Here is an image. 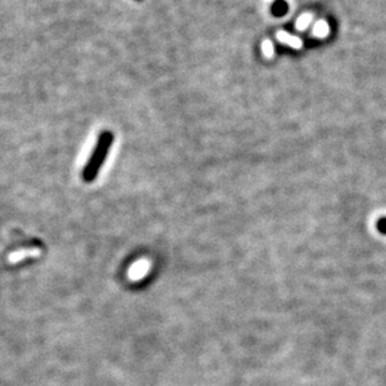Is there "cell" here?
Wrapping results in <instances>:
<instances>
[{"instance_id":"8","label":"cell","mask_w":386,"mask_h":386,"mask_svg":"<svg viewBox=\"0 0 386 386\" xmlns=\"http://www.w3.org/2000/svg\"><path fill=\"white\" fill-rule=\"evenodd\" d=\"M377 228H379L380 232L386 235V218L380 219V221L377 222Z\"/></svg>"},{"instance_id":"1","label":"cell","mask_w":386,"mask_h":386,"mask_svg":"<svg viewBox=\"0 0 386 386\" xmlns=\"http://www.w3.org/2000/svg\"><path fill=\"white\" fill-rule=\"evenodd\" d=\"M112 142H113V134L111 132H102L96 150H94L93 156H92L91 161H89L88 166L84 171V178L87 181H92L93 178H96L99 168L102 167L104 160L107 158Z\"/></svg>"},{"instance_id":"6","label":"cell","mask_w":386,"mask_h":386,"mask_svg":"<svg viewBox=\"0 0 386 386\" xmlns=\"http://www.w3.org/2000/svg\"><path fill=\"white\" fill-rule=\"evenodd\" d=\"M315 33L318 35H325L327 33V27L326 24H324V23H319L318 25H316L315 28Z\"/></svg>"},{"instance_id":"5","label":"cell","mask_w":386,"mask_h":386,"mask_svg":"<svg viewBox=\"0 0 386 386\" xmlns=\"http://www.w3.org/2000/svg\"><path fill=\"white\" fill-rule=\"evenodd\" d=\"M310 20H311L310 15H302V17H301L300 19H298L297 27L300 28V29H302V28H305L306 25H307L308 23H310Z\"/></svg>"},{"instance_id":"3","label":"cell","mask_w":386,"mask_h":386,"mask_svg":"<svg viewBox=\"0 0 386 386\" xmlns=\"http://www.w3.org/2000/svg\"><path fill=\"white\" fill-rule=\"evenodd\" d=\"M278 39L281 40V42L286 43V44L291 45V47L293 48H300L301 47V40L298 39V38L296 37H292V35H288L287 33H278Z\"/></svg>"},{"instance_id":"2","label":"cell","mask_w":386,"mask_h":386,"mask_svg":"<svg viewBox=\"0 0 386 386\" xmlns=\"http://www.w3.org/2000/svg\"><path fill=\"white\" fill-rule=\"evenodd\" d=\"M40 250L39 249H29V250H20V251L13 252V254L9 255L8 257V261L10 263H17L19 261L24 260L27 257H34V256H39Z\"/></svg>"},{"instance_id":"4","label":"cell","mask_w":386,"mask_h":386,"mask_svg":"<svg viewBox=\"0 0 386 386\" xmlns=\"http://www.w3.org/2000/svg\"><path fill=\"white\" fill-rule=\"evenodd\" d=\"M273 12L278 15L283 14V13L286 12V3L278 2L277 4H275V7H273Z\"/></svg>"},{"instance_id":"7","label":"cell","mask_w":386,"mask_h":386,"mask_svg":"<svg viewBox=\"0 0 386 386\" xmlns=\"http://www.w3.org/2000/svg\"><path fill=\"white\" fill-rule=\"evenodd\" d=\"M263 52H265V54L268 55V57H270V55L272 54L273 48H272V44H271L270 42H266L265 44H263Z\"/></svg>"}]
</instances>
